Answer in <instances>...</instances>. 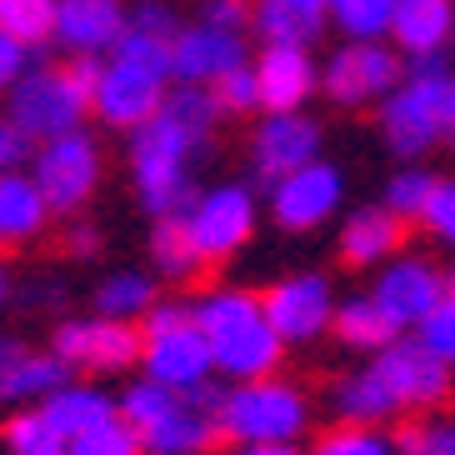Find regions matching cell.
I'll return each instance as SVG.
<instances>
[{"instance_id":"cell-42","label":"cell","mask_w":455,"mask_h":455,"mask_svg":"<svg viewBox=\"0 0 455 455\" xmlns=\"http://www.w3.org/2000/svg\"><path fill=\"white\" fill-rule=\"evenodd\" d=\"M201 20L215 30H241L255 26V5L251 0H201Z\"/></svg>"},{"instance_id":"cell-2","label":"cell","mask_w":455,"mask_h":455,"mask_svg":"<svg viewBox=\"0 0 455 455\" xmlns=\"http://www.w3.org/2000/svg\"><path fill=\"white\" fill-rule=\"evenodd\" d=\"M196 321H201L205 340L215 350V371L230 375L235 386L241 380H266L281 365V331L270 325L266 300L251 291H211L196 300Z\"/></svg>"},{"instance_id":"cell-44","label":"cell","mask_w":455,"mask_h":455,"mask_svg":"<svg viewBox=\"0 0 455 455\" xmlns=\"http://www.w3.org/2000/svg\"><path fill=\"white\" fill-rule=\"evenodd\" d=\"M60 245H66L70 255H95L100 251V230H95V220H70Z\"/></svg>"},{"instance_id":"cell-38","label":"cell","mask_w":455,"mask_h":455,"mask_svg":"<svg viewBox=\"0 0 455 455\" xmlns=\"http://www.w3.org/2000/svg\"><path fill=\"white\" fill-rule=\"evenodd\" d=\"M415 340H420L426 350H435V355H441V361L455 371V291L445 295L435 310H430L426 321L415 325Z\"/></svg>"},{"instance_id":"cell-27","label":"cell","mask_w":455,"mask_h":455,"mask_svg":"<svg viewBox=\"0 0 455 455\" xmlns=\"http://www.w3.org/2000/svg\"><path fill=\"white\" fill-rule=\"evenodd\" d=\"M41 411L51 415V426L70 445V441H81V435H91V430H100L106 420H116L121 401H110L106 390H95V386H66V390H55Z\"/></svg>"},{"instance_id":"cell-46","label":"cell","mask_w":455,"mask_h":455,"mask_svg":"<svg viewBox=\"0 0 455 455\" xmlns=\"http://www.w3.org/2000/svg\"><path fill=\"white\" fill-rule=\"evenodd\" d=\"M26 146H30L26 135L15 131L11 121H0V171H5V165H15V161H20V156H26Z\"/></svg>"},{"instance_id":"cell-35","label":"cell","mask_w":455,"mask_h":455,"mask_svg":"<svg viewBox=\"0 0 455 455\" xmlns=\"http://www.w3.org/2000/svg\"><path fill=\"white\" fill-rule=\"evenodd\" d=\"M310 455H395V441L375 426H335L315 441Z\"/></svg>"},{"instance_id":"cell-11","label":"cell","mask_w":455,"mask_h":455,"mask_svg":"<svg viewBox=\"0 0 455 455\" xmlns=\"http://www.w3.org/2000/svg\"><path fill=\"white\" fill-rule=\"evenodd\" d=\"M51 350L70 365V371H125V365L140 361L146 335L125 321L91 315V321H60L55 325Z\"/></svg>"},{"instance_id":"cell-5","label":"cell","mask_w":455,"mask_h":455,"mask_svg":"<svg viewBox=\"0 0 455 455\" xmlns=\"http://www.w3.org/2000/svg\"><path fill=\"white\" fill-rule=\"evenodd\" d=\"M306 426H310L306 390L281 380V375L241 380L235 390H226V405H220V441L235 445H291Z\"/></svg>"},{"instance_id":"cell-22","label":"cell","mask_w":455,"mask_h":455,"mask_svg":"<svg viewBox=\"0 0 455 455\" xmlns=\"http://www.w3.org/2000/svg\"><path fill=\"white\" fill-rule=\"evenodd\" d=\"M51 220V201L36 186V175L0 171V251L11 245H30Z\"/></svg>"},{"instance_id":"cell-26","label":"cell","mask_w":455,"mask_h":455,"mask_svg":"<svg viewBox=\"0 0 455 455\" xmlns=\"http://www.w3.org/2000/svg\"><path fill=\"white\" fill-rule=\"evenodd\" d=\"M70 365L55 355V350H26L20 361L11 365V375L0 380V405H45L55 390L70 386Z\"/></svg>"},{"instance_id":"cell-20","label":"cell","mask_w":455,"mask_h":455,"mask_svg":"<svg viewBox=\"0 0 455 455\" xmlns=\"http://www.w3.org/2000/svg\"><path fill=\"white\" fill-rule=\"evenodd\" d=\"M255 81H260V110L285 116L321 91V70H315L306 45H266L255 60Z\"/></svg>"},{"instance_id":"cell-31","label":"cell","mask_w":455,"mask_h":455,"mask_svg":"<svg viewBox=\"0 0 455 455\" xmlns=\"http://www.w3.org/2000/svg\"><path fill=\"white\" fill-rule=\"evenodd\" d=\"M0 445L11 455H60L66 441H60V430L51 426V415L41 405H30V411H15L5 426H0Z\"/></svg>"},{"instance_id":"cell-28","label":"cell","mask_w":455,"mask_h":455,"mask_svg":"<svg viewBox=\"0 0 455 455\" xmlns=\"http://www.w3.org/2000/svg\"><path fill=\"white\" fill-rule=\"evenodd\" d=\"M150 260L161 270V281H171V285H186L205 270V255H201V245H196V235H190L186 215L156 220V230H150Z\"/></svg>"},{"instance_id":"cell-14","label":"cell","mask_w":455,"mask_h":455,"mask_svg":"<svg viewBox=\"0 0 455 455\" xmlns=\"http://www.w3.org/2000/svg\"><path fill=\"white\" fill-rule=\"evenodd\" d=\"M321 161V121H310L306 110H285V116H266L251 135V165L260 180H285V175L306 171Z\"/></svg>"},{"instance_id":"cell-33","label":"cell","mask_w":455,"mask_h":455,"mask_svg":"<svg viewBox=\"0 0 455 455\" xmlns=\"http://www.w3.org/2000/svg\"><path fill=\"white\" fill-rule=\"evenodd\" d=\"M395 5L401 0H331V15L350 41H380L395 26Z\"/></svg>"},{"instance_id":"cell-1","label":"cell","mask_w":455,"mask_h":455,"mask_svg":"<svg viewBox=\"0 0 455 455\" xmlns=\"http://www.w3.org/2000/svg\"><path fill=\"white\" fill-rule=\"evenodd\" d=\"M220 405L226 390H215L211 380L196 390L135 380L121 395V415L135 426L146 455H205V445H215L220 435Z\"/></svg>"},{"instance_id":"cell-21","label":"cell","mask_w":455,"mask_h":455,"mask_svg":"<svg viewBox=\"0 0 455 455\" xmlns=\"http://www.w3.org/2000/svg\"><path fill=\"white\" fill-rule=\"evenodd\" d=\"M405 245V220L386 205H365L346 220L340 230V260L346 266H390L395 251Z\"/></svg>"},{"instance_id":"cell-6","label":"cell","mask_w":455,"mask_h":455,"mask_svg":"<svg viewBox=\"0 0 455 455\" xmlns=\"http://www.w3.org/2000/svg\"><path fill=\"white\" fill-rule=\"evenodd\" d=\"M445 81H451V66H445L441 55H426V60H411V76L386 95V106H380V135H386V146L395 156L415 161V156H426L441 140Z\"/></svg>"},{"instance_id":"cell-48","label":"cell","mask_w":455,"mask_h":455,"mask_svg":"<svg viewBox=\"0 0 455 455\" xmlns=\"http://www.w3.org/2000/svg\"><path fill=\"white\" fill-rule=\"evenodd\" d=\"M26 340H15V335H0V380H5V375H11V365L20 361V355H26Z\"/></svg>"},{"instance_id":"cell-15","label":"cell","mask_w":455,"mask_h":455,"mask_svg":"<svg viewBox=\"0 0 455 455\" xmlns=\"http://www.w3.org/2000/svg\"><path fill=\"white\" fill-rule=\"evenodd\" d=\"M266 315L270 325L281 331L285 346H300V340H315L321 331L335 325V300H331V281L315 275V270H300V275H285L275 281L266 295Z\"/></svg>"},{"instance_id":"cell-7","label":"cell","mask_w":455,"mask_h":455,"mask_svg":"<svg viewBox=\"0 0 455 455\" xmlns=\"http://www.w3.org/2000/svg\"><path fill=\"white\" fill-rule=\"evenodd\" d=\"M91 106H95L91 91L70 76V66H36L11 85L5 121L26 135V140H55V135L81 131Z\"/></svg>"},{"instance_id":"cell-4","label":"cell","mask_w":455,"mask_h":455,"mask_svg":"<svg viewBox=\"0 0 455 455\" xmlns=\"http://www.w3.org/2000/svg\"><path fill=\"white\" fill-rule=\"evenodd\" d=\"M140 335H146L140 365H146V380H156V386L196 390L215 375V350L196 321V306H186V300H161L140 321Z\"/></svg>"},{"instance_id":"cell-19","label":"cell","mask_w":455,"mask_h":455,"mask_svg":"<svg viewBox=\"0 0 455 455\" xmlns=\"http://www.w3.org/2000/svg\"><path fill=\"white\" fill-rule=\"evenodd\" d=\"M125 30H131L125 0H60V15H55V45L70 55L116 51Z\"/></svg>"},{"instance_id":"cell-52","label":"cell","mask_w":455,"mask_h":455,"mask_svg":"<svg viewBox=\"0 0 455 455\" xmlns=\"http://www.w3.org/2000/svg\"><path fill=\"white\" fill-rule=\"evenodd\" d=\"M60 455H66V451H60Z\"/></svg>"},{"instance_id":"cell-17","label":"cell","mask_w":455,"mask_h":455,"mask_svg":"<svg viewBox=\"0 0 455 455\" xmlns=\"http://www.w3.org/2000/svg\"><path fill=\"white\" fill-rule=\"evenodd\" d=\"M241 66H245L241 30H215L205 20H196L190 30L175 36V51H171L175 85H205V91H215V85L226 81V76H235Z\"/></svg>"},{"instance_id":"cell-51","label":"cell","mask_w":455,"mask_h":455,"mask_svg":"<svg viewBox=\"0 0 455 455\" xmlns=\"http://www.w3.org/2000/svg\"><path fill=\"white\" fill-rule=\"evenodd\" d=\"M451 51H455V36H451Z\"/></svg>"},{"instance_id":"cell-25","label":"cell","mask_w":455,"mask_h":455,"mask_svg":"<svg viewBox=\"0 0 455 455\" xmlns=\"http://www.w3.org/2000/svg\"><path fill=\"white\" fill-rule=\"evenodd\" d=\"M255 36L266 45H310L325 30L331 0H251Z\"/></svg>"},{"instance_id":"cell-12","label":"cell","mask_w":455,"mask_h":455,"mask_svg":"<svg viewBox=\"0 0 455 455\" xmlns=\"http://www.w3.org/2000/svg\"><path fill=\"white\" fill-rule=\"evenodd\" d=\"M375 371L386 375V386L401 401V411H435V405L451 401V390H455L451 365L435 350H426L420 340H405V335L375 355Z\"/></svg>"},{"instance_id":"cell-18","label":"cell","mask_w":455,"mask_h":455,"mask_svg":"<svg viewBox=\"0 0 455 455\" xmlns=\"http://www.w3.org/2000/svg\"><path fill=\"white\" fill-rule=\"evenodd\" d=\"M340 196H346V175L335 171L331 161H315L270 186V211H275V220L285 230H315L321 220L335 215Z\"/></svg>"},{"instance_id":"cell-47","label":"cell","mask_w":455,"mask_h":455,"mask_svg":"<svg viewBox=\"0 0 455 455\" xmlns=\"http://www.w3.org/2000/svg\"><path fill=\"white\" fill-rule=\"evenodd\" d=\"M441 140H445V146H455V70H451L445 95H441Z\"/></svg>"},{"instance_id":"cell-45","label":"cell","mask_w":455,"mask_h":455,"mask_svg":"<svg viewBox=\"0 0 455 455\" xmlns=\"http://www.w3.org/2000/svg\"><path fill=\"white\" fill-rule=\"evenodd\" d=\"M20 300L30 310H55L66 300V291H60V281H30V291H20Z\"/></svg>"},{"instance_id":"cell-3","label":"cell","mask_w":455,"mask_h":455,"mask_svg":"<svg viewBox=\"0 0 455 455\" xmlns=\"http://www.w3.org/2000/svg\"><path fill=\"white\" fill-rule=\"evenodd\" d=\"M205 150L196 131L175 121V116H156L150 125L131 131V186L135 201L146 205L156 220L165 215H190L196 190H190V161Z\"/></svg>"},{"instance_id":"cell-36","label":"cell","mask_w":455,"mask_h":455,"mask_svg":"<svg viewBox=\"0 0 455 455\" xmlns=\"http://www.w3.org/2000/svg\"><path fill=\"white\" fill-rule=\"evenodd\" d=\"M66 455H146V445H140V435H135L131 420L116 415V420H106L100 430H91V435H81V441H70Z\"/></svg>"},{"instance_id":"cell-37","label":"cell","mask_w":455,"mask_h":455,"mask_svg":"<svg viewBox=\"0 0 455 455\" xmlns=\"http://www.w3.org/2000/svg\"><path fill=\"white\" fill-rule=\"evenodd\" d=\"M395 451L401 455H455V426H445V420H411L395 435Z\"/></svg>"},{"instance_id":"cell-50","label":"cell","mask_w":455,"mask_h":455,"mask_svg":"<svg viewBox=\"0 0 455 455\" xmlns=\"http://www.w3.org/2000/svg\"><path fill=\"white\" fill-rule=\"evenodd\" d=\"M11 300V275H5V266H0V306Z\"/></svg>"},{"instance_id":"cell-39","label":"cell","mask_w":455,"mask_h":455,"mask_svg":"<svg viewBox=\"0 0 455 455\" xmlns=\"http://www.w3.org/2000/svg\"><path fill=\"white\" fill-rule=\"evenodd\" d=\"M215 100H220V110H226V116H251V110L260 106V81H255V66H241L235 76H226V81L215 85Z\"/></svg>"},{"instance_id":"cell-9","label":"cell","mask_w":455,"mask_h":455,"mask_svg":"<svg viewBox=\"0 0 455 455\" xmlns=\"http://www.w3.org/2000/svg\"><path fill=\"white\" fill-rule=\"evenodd\" d=\"M165 70L140 66V60H125V55H110V66L100 70V85H95V116L116 131H140L161 116L165 106Z\"/></svg>"},{"instance_id":"cell-8","label":"cell","mask_w":455,"mask_h":455,"mask_svg":"<svg viewBox=\"0 0 455 455\" xmlns=\"http://www.w3.org/2000/svg\"><path fill=\"white\" fill-rule=\"evenodd\" d=\"M36 186L45 190L55 215H76L100 186V146L85 131L55 135L36 146Z\"/></svg>"},{"instance_id":"cell-23","label":"cell","mask_w":455,"mask_h":455,"mask_svg":"<svg viewBox=\"0 0 455 455\" xmlns=\"http://www.w3.org/2000/svg\"><path fill=\"white\" fill-rule=\"evenodd\" d=\"M390 36H395V45H401L411 60L441 55L455 36V5L451 0H401Z\"/></svg>"},{"instance_id":"cell-16","label":"cell","mask_w":455,"mask_h":455,"mask_svg":"<svg viewBox=\"0 0 455 455\" xmlns=\"http://www.w3.org/2000/svg\"><path fill=\"white\" fill-rule=\"evenodd\" d=\"M371 295L401 331H411V325H420L430 310L451 295V275H441V270L430 266V260H420V255H401V260H390V266L375 275Z\"/></svg>"},{"instance_id":"cell-49","label":"cell","mask_w":455,"mask_h":455,"mask_svg":"<svg viewBox=\"0 0 455 455\" xmlns=\"http://www.w3.org/2000/svg\"><path fill=\"white\" fill-rule=\"evenodd\" d=\"M235 455H300L295 445H241Z\"/></svg>"},{"instance_id":"cell-24","label":"cell","mask_w":455,"mask_h":455,"mask_svg":"<svg viewBox=\"0 0 455 455\" xmlns=\"http://www.w3.org/2000/svg\"><path fill=\"white\" fill-rule=\"evenodd\" d=\"M331 411L340 426H380L390 415H401V401L390 395L386 375L365 365V371H350L331 386Z\"/></svg>"},{"instance_id":"cell-43","label":"cell","mask_w":455,"mask_h":455,"mask_svg":"<svg viewBox=\"0 0 455 455\" xmlns=\"http://www.w3.org/2000/svg\"><path fill=\"white\" fill-rule=\"evenodd\" d=\"M26 60H30V45H20L11 30H0V91H11L26 76Z\"/></svg>"},{"instance_id":"cell-41","label":"cell","mask_w":455,"mask_h":455,"mask_svg":"<svg viewBox=\"0 0 455 455\" xmlns=\"http://www.w3.org/2000/svg\"><path fill=\"white\" fill-rule=\"evenodd\" d=\"M420 226H426L441 245H455V180H441V186H435L426 215H420Z\"/></svg>"},{"instance_id":"cell-32","label":"cell","mask_w":455,"mask_h":455,"mask_svg":"<svg viewBox=\"0 0 455 455\" xmlns=\"http://www.w3.org/2000/svg\"><path fill=\"white\" fill-rule=\"evenodd\" d=\"M55 15H60V0H0V30H11L30 51L55 41Z\"/></svg>"},{"instance_id":"cell-10","label":"cell","mask_w":455,"mask_h":455,"mask_svg":"<svg viewBox=\"0 0 455 455\" xmlns=\"http://www.w3.org/2000/svg\"><path fill=\"white\" fill-rule=\"evenodd\" d=\"M401 81H405L401 60H395V51L380 45V41L340 45L321 70V91L331 95L335 106H371V100H386Z\"/></svg>"},{"instance_id":"cell-13","label":"cell","mask_w":455,"mask_h":455,"mask_svg":"<svg viewBox=\"0 0 455 455\" xmlns=\"http://www.w3.org/2000/svg\"><path fill=\"white\" fill-rule=\"evenodd\" d=\"M186 220H190V235H196V245H201V255H205V266H215V260L235 255L251 241L255 196L245 186H211V190L196 196Z\"/></svg>"},{"instance_id":"cell-30","label":"cell","mask_w":455,"mask_h":455,"mask_svg":"<svg viewBox=\"0 0 455 455\" xmlns=\"http://www.w3.org/2000/svg\"><path fill=\"white\" fill-rule=\"evenodd\" d=\"M156 306H161V285L140 270H116L95 285V315H106V321L140 325Z\"/></svg>"},{"instance_id":"cell-29","label":"cell","mask_w":455,"mask_h":455,"mask_svg":"<svg viewBox=\"0 0 455 455\" xmlns=\"http://www.w3.org/2000/svg\"><path fill=\"white\" fill-rule=\"evenodd\" d=\"M331 331H335L340 346L371 350V355H380L386 346L401 340V325L375 306V295H355V300H346V306H335V325H331Z\"/></svg>"},{"instance_id":"cell-40","label":"cell","mask_w":455,"mask_h":455,"mask_svg":"<svg viewBox=\"0 0 455 455\" xmlns=\"http://www.w3.org/2000/svg\"><path fill=\"white\" fill-rule=\"evenodd\" d=\"M131 30H140V36H156V41H171L180 36V20H175V11L165 5V0H135L131 5Z\"/></svg>"},{"instance_id":"cell-34","label":"cell","mask_w":455,"mask_h":455,"mask_svg":"<svg viewBox=\"0 0 455 455\" xmlns=\"http://www.w3.org/2000/svg\"><path fill=\"white\" fill-rule=\"evenodd\" d=\"M435 175L420 171V165H405L401 175H390V186H386V211H395L401 220H420L430 205V196H435Z\"/></svg>"}]
</instances>
